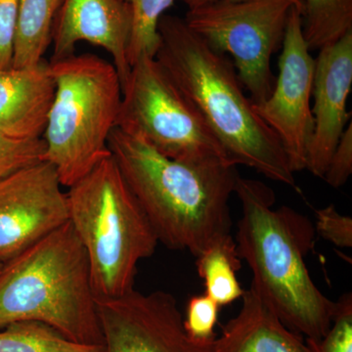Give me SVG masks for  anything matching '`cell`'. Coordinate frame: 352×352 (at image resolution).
<instances>
[{
  "instance_id": "1",
  "label": "cell",
  "mask_w": 352,
  "mask_h": 352,
  "mask_svg": "<svg viewBox=\"0 0 352 352\" xmlns=\"http://www.w3.org/2000/svg\"><path fill=\"white\" fill-rule=\"evenodd\" d=\"M157 34L155 59L200 113L231 163L298 191L279 139L256 113L228 57L176 16H162Z\"/></svg>"
},
{
  "instance_id": "2",
  "label": "cell",
  "mask_w": 352,
  "mask_h": 352,
  "mask_svg": "<svg viewBox=\"0 0 352 352\" xmlns=\"http://www.w3.org/2000/svg\"><path fill=\"white\" fill-rule=\"evenodd\" d=\"M108 148L166 248L197 258L230 234L229 200L240 176L236 166L170 159L119 127L111 133Z\"/></svg>"
},
{
  "instance_id": "3",
  "label": "cell",
  "mask_w": 352,
  "mask_h": 352,
  "mask_svg": "<svg viewBox=\"0 0 352 352\" xmlns=\"http://www.w3.org/2000/svg\"><path fill=\"white\" fill-rule=\"evenodd\" d=\"M235 194L243 210L235 242L251 268V286L289 330L321 339L332 325L337 302L317 288L305 264L310 226L288 208L273 210L274 194L263 182L239 176Z\"/></svg>"
},
{
  "instance_id": "4",
  "label": "cell",
  "mask_w": 352,
  "mask_h": 352,
  "mask_svg": "<svg viewBox=\"0 0 352 352\" xmlns=\"http://www.w3.org/2000/svg\"><path fill=\"white\" fill-rule=\"evenodd\" d=\"M24 320L78 344H104L87 252L69 221L0 270V329Z\"/></svg>"
},
{
  "instance_id": "5",
  "label": "cell",
  "mask_w": 352,
  "mask_h": 352,
  "mask_svg": "<svg viewBox=\"0 0 352 352\" xmlns=\"http://www.w3.org/2000/svg\"><path fill=\"white\" fill-rule=\"evenodd\" d=\"M69 222L87 252L96 300L134 289L138 266L159 240L111 153L68 187Z\"/></svg>"
},
{
  "instance_id": "6",
  "label": "cell",
  "mask_w": 352,
  "mask_h": 352,
  "mask_svg": "<svg viewBox=\"0 0 352 352\" xmlns=\"http://www.w3.org/2000/svg\"><path fill=\"white\" fill-rule=\"evenodd\" d=\"M50 64L55 91L43 135V161L54 166L68 188L110 153L122 83L113 63L89 53Z\"/></svg>"
},
{
  "instance_id": "7",
  "label": "cell",
  "mask_w": 352,
  "mask_h": 352,
  "mask_svg": "<svg viewBox=\"0 0 352 352\" xmlns=\"http://www.w3.org/2000/svg\"><path fill=\"white\" fill-rule=\"evenodd\" d=\"M117 127L170 159L233 164L198 111L149 55L131 65Z\"/></svg>"
},
{
  "instance_id": "8",
  "label": "cell",
  "mask_w": 352,
  "mask_h": 352,
  "mask_svg": "<svg viewBox=\"0 0 352 352\" xmlns=\"http://www.w3.org/2000/svg\"><path fill=\"white\" fill-rule=\"evenodd\" d=\"M298 0L219 1L188 9L186 25L214 50L230 54L254 104L270 97L276 78L273 54L282 47L289 13Z\"/></svg>"
},
{
  "instance_id": "9",
  "label": "cell",
  "mask_w": 352,
  "mask_h": 352,
  "mask_svg": "<svg viewBox=\"0 0 352 352\" xmlns=\"http://www.w3.org/2000/svg\"><path fill=\"white\" fill-rule=\"evenodd\" d=\"M315 60L303 36L302 8L293 7L282 43L279 76L267 99L254 104L261 119L276 134L294 173L307 168L314 131L310 106Z\"/></svg>"
},
{
  "instance_id": "10",
  "label": "cell",
  "mask_w": 352,
  "mask_h": 352,
  "mask_svg": "<svg viewBox=\"0 0 352 352\" xmlns=\"http://www.w3.org/2000/svg\"><path fill=\"white\" fill-rule=\"evenodd\" d=\"M97 309L106 352H217L215 340L199 342L187 335L177 302L166 292L133 289L97 300Z\"/></svg>"
},
{
  "instance_id": "11",
  "label": "cell",
  "mask_w": 352,
  "mask_h": 352,
  "mask_svg": "<svg viewBox=\"0 0 352 352\" xmlns=\"http://www.w3.org/2000/svg\"><path fill=\"white\" fill-rule=\"evenodd\" d=\"M52 164L41 161L0 179V263L69 221L68 200Z\"/></svg>"
},
{
  "instance_id": "12",
  "label": "cell",
  "mask_w": 352,
  "mask_h": 352,
  "mask_svg": "<svg viewBox=\"0 0 352 352\" xmlns=\"http://www.w3.org/2000/svg\"><path fill=\"white\" fill-rule=\"evenodd\" d=\"M352 85V31L321 48L315 60L314 90V131L308 149L307 168L323 178L329 162L351 113L347 97Z\"/></svg>"
},
{
  "instance_id": "13",
  "label": "cell",
  "mask_w": 352,
  "mask_h": 352,
  "mask_svg": "<svg viewBox=\"0 0 352 352\" xmlns=\"http://www.w3.org/2000/svg\"><path fill=\"white\" fill-rule=\"evenodd\" d=\"M131 8L124 0H64L53 25L50 62L72 56L76 44L87 41L111 55L122 89L131 73Z\"/></svg>"
},
{
  "instance_id": "14",
  "label": "cell",
  "mask_w": 352,
  "mask_h": 352,
  "mask_svg": "<svg viewBox=\"0 0 352 352\" xmlns=\"http://www.w3.org/2000/svg\"><path fill=\"white\" fill-rule=\"evenodd\" d=\"M55 83L50 62L0 69V131L14 138H43Z\"/></svg>"
},
{
  "instance_id": "15",
  "label": "cell",
  "mask_w": 352,
  "mask_h": 352,
  "mask_svg": "<svg viewBox=\"0 0 352 352\" xmlns=\"http://www.w3.org/2000/svg\"><path fill=\"white\" fill-rule=\"evenodd\" d=\"M239 314L215 340L217 352H309L298 333L289 330L272 308L250 287Z\"/></svg>"
},
{
  "instance_id": "16",
  "label": "cell",
  "mask_w": 352,
  "mask_h": 352,
  "mask_svg": "<svg viewBox=\"0 0 352 352\" xmlns=\"http://www.w3.org/2000/svg\"><path fill=\"white\" fill-rule=\"evenodd\" d=\"M64 0H20L12 68L43 62L52 43L53 25Z\"/></svg>"
},
{
  "instance_id": "17",
  "label": "cell",
  "mask_w": 352,
  "mask_h": 352,
  "mask_svg": "<svg viewBox=\"0 0 352 352\" xmlns=\"http://www.w3.org/2000/svg\"><path fill=\"white\" fill-rule=\"evenodd\" d=\"M197 270L205 282L206 295L219 307L242 298L245 291L237 278L241 258L231 234L215 241L197 256Z\"/></svg>"
},
{
  "instance_id": "18",
  "label": "cell",
  "mask_w": 352,
  "mask_h": 352,
  "mask_svg": "<svg viewBox=\"0 0 352 352\" xmlns=\"http://www.w3.org/2000/svg\"><path fill=\"white\" fill-rule=\"evenodd\" d=\"M0 352H106L104 344H78L39 321L13 322L0 329Z\"/></svg>"
},
{
  "instance_id": "19",
  "label": "cell",
  "mask_w": 352,
  "mask_h": 352,
  "mask_svg": "<svg viewBox=\"0 0 352 352\" xmlns=\"http://www.w3.org/2000/svg\"><path fill=\"white\" fill-rule=\"evenodd\" d=\"M310 50L330 45L352 31V0H298Z\"/></svg>"
},
{
  "instance_id": "20",
  "label": "cell",
  "mask_w": 352,
  "mask_h": 352,
  "mask_svg": "<svg viewBox=\"0 0 352 352\" xmlns=\"http://www.w3.org/2000/svg\"><path fill=\"white\" fill-rule=\"evenodd\" d=\"M131 8L132 31L129 46L131 65L143 55L155 57L159 47L157 24L175 0H124Z\"/></svg>"
},
{
  "instance_id": "21",
  "label": "cell",
  "mask_w": 352,
  "mask_h": 352,
  "mask_svg": "<svg viewBox=\"0 0 352 352\" xmlns=\"http://www.w3.org/2000/svg\"><path fill=\"white\" fill-rule=\"evenodd\" d=\"M309 352H352V298L346 294L337 302L332 325L319 340L305 339Z\"/></svg>"
},
{
  "instance_id": "22",
  "label": "cell",
  "mask_w": 352,
  "mask_h": 352,
  "mask_svg": "<svg viewBox=\"0 0 352 352\" xmlns=\"http://www.w3.org/2000/svg\"><path fill=\"white\" fill-rule=\"evenodd\" d=\"M44 151L43 138H14L0 131V179L43 161Z\"/></svg>"
},
{
  "instance_id": "23",
  "label": "cell",
  "mask_w": 352,
  "mask_h": 352,
  "mask_svg": "<svg viewBox=\"0 0 352 352\" xmlns=\"http://www.w3.org/2000/svg\"><path fill=\"white\" fill-rule=\"evenodd\" d=\"M219 305L206 294L192 296L183 318L187 335L199 342H212L217 339L215 325L219 320Z\"/></svg>"
},
{
  "instance_id": "24",
  "label": "cell",
  "mask_w": 352,
  "mask_h": 352,
  "mask_svg": "<svg viewBox=\"0 0 352 352\" xmlns=\"http://www.w3.org/2000/svg\"><path fill=\"white\" fill-rule=\"evenodd\" d=\"M316 230L323 239L336 247H352V219L340 214L333 205L317 210Z\"/></svg>"
},
{
  "instance_id": "25",
  "label": "cell",
  "mask_w": 352,
  "mask_h": 352,
  "mask_svg": "<svg viewBox=\"0 0 352 352\" xmlns=\"http://www.w3.org/2000/svg\"><path fill=\"white\" fill-rule=\"evenodd\" d=\"M352 173V124L344 129L323 178L333 188L346 184Z\"/></svg>"
},
{
  "instance_id": "26",
  "label": "cell",
  "mask_w": 352,
  "mask_h": 352,
  "mask_svg": "<svg viewBox=\"0 0 352 352\" xmlns=\"http://www.w3.org/2000/svg\"><path fill=\"white\" fill-rule=\"evenodd\" d=\"M20 0H0V69L12 68Z\"/></svg>"
},
{
  "instance_id": "27",
  "label": "cell",
  "mask_w": 352,
  "mask_h": 352,
  "mask_svg": "<svg viewBox=\"0 0 352 352\" xmlns=\"http://www.w3.org/2000/svg\"><path fill=\"white\" fill-rule=\"evenodd\" d=\"M182 3L185 4L188 9L197 8L203 6H207V4L214 3V2L219 1H237V0H178Z\"/></svg>"
},
{
  "instance_id": "28",
  "label": "cell",
  "mask_w": 352,
  "mask_h": 352,
  "mask_svg": "<svg viewBox=\"0 0 352 352\" xmlns=\"http://www.w3.org/2000/svg\"><path fill=\"white\" fill-rule=\"evenodd\" d=\"M2 266H3V263H0V270H1Z\"/></svg>"
}]
</instances>
